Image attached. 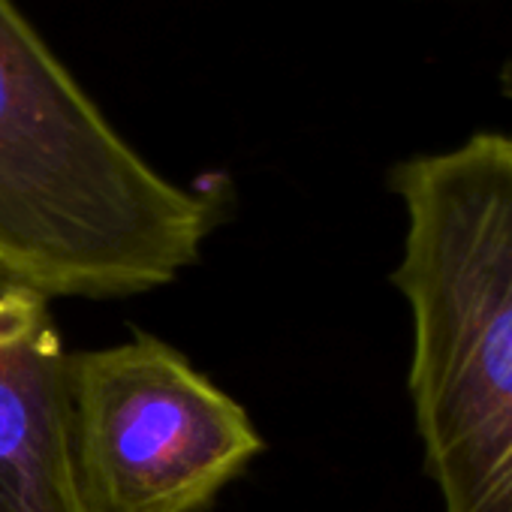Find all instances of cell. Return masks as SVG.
I'll use <instances>...</instances> for the list:
<instances>
[{"mask_svg":"<svg viewBox=\"0 0 512 512\" xmlns=\"http://www.w3.org/2000/svg\"><path fill=\"white\" fill-rule=\"evenodd\" d=\"M100 112L13 0H0V275L46 299L172 284L217 226Z\"/></svg>","mask_w":512,"mask_h":512,"instance_id":"6da1fadb","label":"cell"},{"mask_svg":"<svg viewBox=\"0 0 512 512\" xmlns=\"http://www.w3.org/2000/svg\"><path fill=\"white\" fill-rule=\"evenodd\" d=\"M407 208L392 284L413 314L410 398L443 512H512V136L392 169Z\"/></svg>","mask_w":512,"mask_h":512,"instance_id":"7a4b0ae2","label":"cell"},{"mask_svg":"<svg viewBox=\"0 0 512 512\" xmlns=\"http://www.w3.org/2000/svg\"><path fill=\"white\" fill-rule=\"evenodd\" d=\"M88 512H205L266 449L247 410L154 335L67 362Z\"/></svg>","mask_w":512,"mask_h":512,"instance_id":"3957f363","label":"cell"},{"mask_svg":"<svg viewBox=\"0 0 512 512\" xmlns=\"http://www.w3.org/2000/svg\"><path fill=\"white\" fill-rule=\"evenodd\" d=\"M49 299L0 275V512H88L70 446V380Z\"/></svg>","mask_w":512,"mask_h":512,"instance_id":"277c9868","label":"cell"}]
</instances>
